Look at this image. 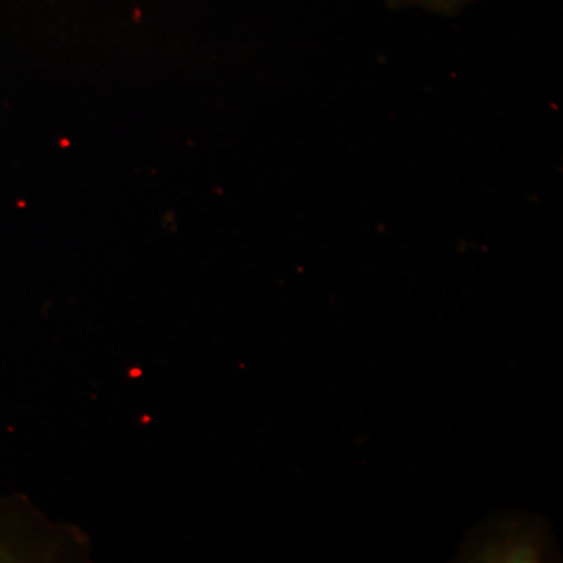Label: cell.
I'll use <instances>...</instances> for the list:
<instances>
[{"instance_id": "6da1fadb", "label": "cell", "mask_w": 563, "mask_h": 563, "mask_svg": "<svg viewBox=\"0 0 563 563\" xmlns=\"http://www.w3.org/2000/svg\"><path fill=\"white\" fill-rule=\"evenodd\" d=\"M91 539L70 523L52 521L25 496L0 501V561L88 562Z\"/></svg>"}, {"instance_id": "7a4b0ae2", "label": "cell", "mask_w": 563, "mask_h": 563, "mask_svg": "<svg viewBox=\"0 0 563 563\" xmlns=\"http://www.w3.org/2000/svg\"><path fill=\"white\" fill-rule=\"evenodd\" d=\"M391 10L420 9L440 16H457L479 0H383Z\"/></svg>"}]
</instances>
